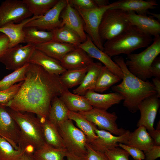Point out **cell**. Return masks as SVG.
I'll list each match as a JSON object with an SVG mask.
<instances>
[{"label": "cell", "mask_w": 160, "mask_h": 160, "mask_svg": "<svg viewBox=\"0 0 160 160\" xmlns=\"http://www.w3.org/2000/svg\"><path fill=\"white\" fill-rule=\"evenodd\" d=\"M7 107L20 128L19 148L33 153L43 146L45 143L39 118L33 113Z\"/></svg>", "instance_id": "cell-3"}, {"label": "cell", "mask_w": 160, "mask_h": 160, "mask_svg": "<svg viewBox=\"0 0 160 160\" xmlns=\"http://www.w3.org/2000/svg\"><path fill=\"white\" fill-rule=\"evenodd\" d=\"M35 49L36 46L34 45L18 44L8 48L0 58V62L4 64L6 69L16 70L29 63Z\"/></svg>", "instance_id": "cell-10"}, {"label": "cell", "mask_w": 160, "mask_h": 160, "mask_svg": "<svg viewBox=\"0 0 160 160\" xmlns=\"http://www.w3.org/2000/svg\"><path fill=\"white\" fill-rule=\"evenodd\" d=\"M117 1V4L111 8L133 12L140 15H146L149 9H155L158 5L155 0H120Z\"/></svg>", "instance_id": "cell-23"}, {"label": "cell", "mask_w": 160, "mask_h": 160, "mask_svg": "<svg viewBox=\"0 0 160 160\" xmlns=\"http://www.w3.org/2000/svg\"><path fill=\"white\" fill-rule=\"evenodd\" d=\"M124 15L131 24L135 25L151 36L159 35L160 23L152 16L138 14L132 12H125Z\"/></svg>", "instance_id": "cell-18"}, {"label": "cell", "mask_w": 160, "mask_h": 160, "mask_svg": "<svg viewBox=\"0 0 160 160\" xmlns=\"http://www.w3.org/2000/svg\"><path fill=\"white\" fill-rule=\"evenodd\" d=\"M87 153L86 160H108L104 153L100 152L93 149L88 143L86 146Z\"/></svg>", "instance_id": "cell-42"}, {"label": "cell", "mask_w": 160, "mask_h": 160, "mask_svg": "<svg viewBox=\"0 0 160 160\" xmlns=\"http://www.w3.org/2000/svg\"><path fill=\"white\" fill-rule=\"evenodd\" d=\"M68 110L59 97L55 98L52 102L49 111L47 118L57 127L68 119Z\"/></svg>", "instance_id": "cell-29"}, {"label": "cell", "mask_w": 160, "mask_h": 160, "mask_svg": "<svg viewBox=\"0 0 160 160\" xmlns=\"http://www.w3.org/2000/svg\"><path fill=\"white\" fill-rule=\"evenodd\" d=\"M70 4L74 8L86 10L97 7L93 0H68Z\"/></svg>", "instance_id": "cell-41"}, {"label": "cell", "mask_w": 160, "mask_h": 160, "mask_svg": "<svg viewBox=\"0 0 160 160\" xmlns=\"http://www.w3.org/2000/svg\"><path fill=\"white\" fill-rule=\"evenodd\" d=\"M29 64L14 71L0 80V90L7 89L17 83L23 81Z\"/></svg>", "instance_id": "cell-37"}, {"label": "cell", "mask_w": 160, "mask_h": 160, "mask_svg": "<svg viewBox=\"0 0 160 160\" xmlns=\"http://www.w3.org/2000/svg\"><path fill=\"white\" fill-rule=\"evenodd\" d=\"M105 153L108 160H129V153L119 147L108 150Z\"/></svg>", "instance_id": "cell-40"}, {"label": "cell", "mask_w": 160, "mask_h": 160, "mask_svg": "<svg viewBox=\"0 0 160 160\" xmlns=\"http://www.w3.org/2000/svg\"><path fill=\"white\" fill-rule=\"evenodd\" d=\"M95 132L97 137L89 144L94 149L104 153L108 150L119 147V143L126 145L130 132L127 130L123 135L116 136L108 131L97 128L95 129Z\"/></svg>", "instance_id": "cell-15"}, {"label": "cell", "mask_w": 160, "mask_h": 160, "mask_svg": "<svg viewBox=\"0 0 160 160\" xmlns=\"http://www.w3.org/2000/svg\"><path fill=\"white\" fill-rule=\"evenodd\" d=\"M152 43L141 52L127 55L125 61L129 71L133 75L144 81L152 77L150 67L160 53V36H154Z\"/></svg>", "instance_id": "cell-5"}, {"label": "cell", "mask_w": 160, "mask_h": 160, "mask_svg": "<svg viewBox=\"0 0 160 160\" xmlns=\"http://www.w3.org/2000/svg\"><path fill=\"white\" fill-rule=\"evenodd\" d=\"M20 129L7 107L0 103V135L8 140L16 149L18 145Z\"/></svg>", "instance_id": "cell-13"}, {"label": "cell", "mask_w": 160, "mask_h": 160, "mask_svg": "<svg viewBox=\"0 0 160 160\" xmlns=\"http://www.w3.org/2000/svg\"><path fill=\"white\" fill-rule=\"evenodd\" d=\"M52 31L53 34L52 41L72 44L76 47L83 42L76 32L66 26L63 25Z\"/></svg>", "instance_id": "cell-33"}, {"label": "cell", "mask_w": 160, "mask_h": 160, "mask_svg": "<svg viewBox=\"0 0 160 160\" xmlns=\"http://www.w3.org/2000/svg\"><path fill=\"white\" fill-rule=\"evenodd\" d=\"M67 160H86L85 156H78L68 151L66 156Z\"/></svg>", "instance_id": "cell-49"}, {"label": "cell", "mask_w": 160, "mask_h": 160, "mask_svg": "<svg viewBox=\"0 0 160 160\" xmlns=\"http://www.w3.org/2000/svg\"><path fill=\"white\" fill-rule=\"evenodd\" d=\"M33 16L23 0H6L0 5V28L10 22L19 23Z\"/></svg>", "instance_id": "cell-11"}, {"label": "cell", "mask_w": 160, "mask_h": 160, "mask_svg": "<svg viewBox=\"0 0 160 160\" xmlns=\"http://www.w3.org/2000/svg\"><path fill=\"white\" fill-rule=\"evenodd\" d=\"M160 105V100L156 94L143 100L138 106L140 116L137 126H143L148 131L154 129L153 125Z\"/></svg>", "instance_id": "cell-14"}, {"label": "cell", "mask_w": 160, "mask_h": 160, "mask_svg": "<svg viewBox=\"0 0 160 160\" xmlns=\"http://www.w3.org/2000/svg\"><path fill=\"white\" fill-rule=\"evenodd\" d=\"M73 45L51 41L36 46V49L60 61L63 57L75 49Z\"/></svg>", "instance_id": "cell-25"}, {"label": "cell", "mask_w": 160, "mask_h": 160, "mask_svg": "<svg viewBox=\"0 0 160 160\" xmlns=\"http://www.w3.org/2000/svg\"><path fill=\"white\" fill-rule=\"evenodd\" d=\"M89 121L95 125L99 129L105 130L117 136L123 135L127 130L119 128L116 122L118 117L115 112L93 108L86 112H78Z\"/></svg>", "instance_id": "cell-9"}, {"label": "cell", "mask_w": 160, "mask_h": 160, "mask_svg": "<svg viewBox=\"0 0 160 160\" xmlns=\"http://www.w3.org/2000/svg\"><path fill=\"white\" fill-rule=\"evenodd\" d=\"M41 16H33L19 23L10 22L0 28V33L5 34L9 39V48L24 43V27L29 22Z\"/></svg>", "instance_id": "cell-21"}, {"label": "cell", "mask_w": 160, "mask_h": 160, "mask_svg": "<svg viewBox=\"0 0 160 160\" xmlns=\"http://www.w3.org/2000/svg\"><path fill=\"white\" fill-rule=\"evenodd\" d=\"M160 121H159V122L158 123L157 127H156V129L158 130H160Z\"/></svg>", "instance_id": "cell-53"}, {"label": "cell", "mask_w": 160, "mask_h": 160, "mask_svg": "<svg viewBox=\"0 0 160 160\" xmlns=\"http://www.w3.org/2000/svg\"><path fill=\"white\" fill-rule=\"evenodd\" d=\"M144 153L145 160H155L160 157V146L154 145L150 150Z\"/></svg>", "instance_id": "cell-44"}, {"label": "cell", "mask_w": 160, "mask_h": 160, "mask_svg": "<svg viewBox=\"0 0 160 160\" xmlns=\"http://www.w3.org/2000/svg\"><path fill=\"white\" fill-rule=\"evenodd\" d=\"M29 63L39 65L47 72L57 75L60 76L66 70L59 61L36 49L30 57Z\"/></svg>", "instance_id": "cell-22"}, {"label": "cell", "mask_w": 160, "mask_h": 160, "mask_svg": "<svg viewBox=\"0 0 160 160\" xmlns=\"http://www.w3.org/2000/svg\"><path fill=\"white\" fill-rule=\"evenodd\" d=\"M121 80L105 66L101 69L96 84L94 91L102 93Z\"/></svg>", "instance_id": "cell-34"}, {"label": "cell", "mask_w": 160, "mask_h": 160, "mask_svg": "<svg viewBox=\"0 0 160 160\" xmlns=\"http://www.w3.org/2000/svg\"><path fill=\"white\" fill-rule=\"evenodd\" d=\"M88 67L66 70L60 76V79L68 89L79 86L87 72Z\"/></svg>", "instance_id": "cell-35"}, {"label": "cell", "mask_w": 160, "mask_h": 160, "mask_svg": "<svg viewBox=\"0 0 160 160\" xmlns=\"http://www.w3.org/2000/svg\"><path fill=\"white\" fill-rule=\"evenodd\" d=\"M103 66L100 62H93L89 65L81 83L73 91V93L84 95L88 90H94L98 75Z\"/></svg>", "instance_id": "cell-27"}, {"label": "cell", "mask_w": 160, "mask_h": 160, "mask_svg": "<svg viewBox=\"0 0 160 160\" xmlns=\"http://www.w3.org/2000/svg\"><path fill=\"white\" fill-rule=\"evenodd\" d=\"M25 152L15 149L5 138L0 135V160H19Z\"/></svg>", "instance_id": "cell-38"}, {"label": "cell", "mask_w": 160, "mask_h": 160, "mask_svg": "<svg viewBox=\"0 0 160 160\" xmlns=\"http://www.w3.org/2000/svg\"><path fill=\"white\" fill-rule=\"evenodd\" d=\"M153 84V85L156 92L157 97H160V79L154 78L152 79Z\"/></svg>", "instance_id": "cell-48"}, {"label": "cell", "mask_w": 160, "mask_h": 160, "mask_svg": "<svg viewBox=\"0 0 160 160\" xmlns=\"http://www.w3.org/2000/svg\"><path fill=\"white\" fill-rule=\"evenodd\" d=\"M119 146L126 150L135 160L145 159L144 152L138 148L121 143H119Z\"/></svg>", "instance_id": "cell-43"}, {"label": "cell", "mask_w": 160, "mask_h": 160, "mask_svg": "<svg viewBox=\"0 0 160 160\" xmlns=\"http://www.w3.org/2000/svg\"><path fill=\"white\" fill-rule=\"evenodd\" d=\"M114 62L121 70L123 78L121 82L113 86L112 90L122 95L124 97L123 105L132 113L138 110V106L144 100L156 94L152 83L143 81L132 74L128 70L124 58L116 56Z\"/></svg>", "instance_id": "cell-2"}, {"label": "cell", "mask_w": 160, "mask_h": 160, "mask_svg": "<svg viewBox=\"0 0 160 160\" xmlns=\"http://www.w3.org/2000/svg\"><path fill=\"white\" fill-rule=\"evenodd\" d=\"M68 111L78 112H86L93 107L87 99L84 96L71 92L68 89L59 97Z\"/></svg>", "instance_id": "cell-24"}, {"label": "cell", "mask_w": 160, "mask_h": 160, "mask_svg": "<svg viewBox=\"0 0 160 160\" xmlns=\"http://www.w3.org/2000/svg\"><path fill=\"white\" fill-rule=\"evenodd\" d=\"M77 47L83 49L92 58L98 60L113 73L122 79L123 73L119 66L111 57L98 49L88 35L86 40Z\"/></svg>", "instance_id": "cell-16"}, {"label": "cell", "mask_w": 160, "mask_h": 160, "mask_svg": "<svg viewBox=\"0 0 160 160\" xmlns=\"http://www.w3.org/2000/svg\"><path fill=\"white\" fill-rule=\"evenodd\" d=\"M146 15H150V16H152L154 18L156 17L158 19V21H160V15L159 14H157L155 13H152L148 11L147 12Z\"/></svg>", "instance_id": "cell-52"}, {"label": "cell", "mask_w": 160, "mask_h": 160, "mask_svg": "<svg viewBox=\"0 0 160 160\" xmlns=\"http://www.w3.org/2000/svg\"><path fill=\"white\" fill-rule=\"evenodd\" d=\"M153 41L152 36L132 25L126 31L106 41L103 51L110 57L128 55L139 48L148 47Z\"/></svg>", "instance_id": "cell-4"}, {"label": "cell", "mask_w": 160, "mask_h": 160, "mask_svg": "<svg viewBox=\"0 0 160 160\" xmlns=\"http://www.w3.org/2000/svg\"><path fill=\"white\" fill-rule=\"evenodd\" d=\"M24 43L35 46L52 40V31H46L38 29L33 27H25Z\"/></svg>", "instance_id": "cell-31"}, {"label": "cell", "mask_w": 160, "mask_h": 160, "mask_svg": "<svg viewBox=\"0 0 160 160\" xmlns=\"http://www.w3.org/2000/svg\"><path fill=\"white\" fill-rule=\"evenodd\" d=\"M68 116L69 119L74 121L79 129L86 136L89 143L97 138L95 129L97 127L94 124L88 121L78 112L69 111Z\"/></svg>", "instance_id": "cell-30"}, {"label": "cell", "mask_w": 160, "mask_h": 160, "mask_svg": "<svg viewBox=\"0 0 160 160\" xmlns=\"http://www.w3.org/2000/svg\"><path fill=\"white\" fill-rule=\"evenodd\" d=\"M126 145L137 148L143 152L149 151L154 145L153 139L143 126H140L133 132H130Z\"/></svg>", "instance_id": "cell-26"}, {"label": "cell", "mask_w": 160, "mask_h": 160, "mask_svg": "<svg viewBox=\"0 0 160 160\" xmlns=\"http://www.w3.org/2000/svg\"><path fill=\"white\" fill-rule=\"evenodd\" d=\"M9 40L4 34L0 33V58L9 48Z\"/></svg>", "instance_id": "cell-46"}, {"label": "cell", "mask_w": 160, "mask_h": 160, "mask_svg": "<svg viewBox=\"0 0 160 160\" xmlns=\"http://www.w3.org/2000/svg\"><path fill=\"white\" fill-rule=\"evenodd\" d=\"M66 70L80 69L88 66L93 62L91 57L83 49L76 47L66 54L60 62Z\"/></svg>", "instance_id": "cell-20"}, {"label": "cell", "mask_w": 160, "mask_h": 160, "mask_svg": "<svg viewBox=\"0 0 160 160\" xmlns=\"http://www.w3.org/2000/svg\"><path fill=\"white\" fill-rule=\"evenodd\" d=\"M33 16L44 15L52 8L58 0H23Z\"/></svg>", "instance_id": "cell-36"}, {"label": "cell", "mask_w": 160, "mask_h": 160, "mask_svg": "<svg viewBox=\"0 0 160 160\" xmlns=\"http://www.w3.org/2000/svg\"><path fill=\"white\" fill-rule=\"evenodd\" d=\"M151 76L160 79V57H156L152 63L150 67Z\"/></svg>", "instance_id": "cell-45"}, {"label": "cell", "mask_w": 160, "mask_h": 160, "mask_svg": "<svg viewBox=\"0 0 160 160\" xmlns=\"http://www.w3.org/2000/svg\"><path fill=\"white\" fill-rule=\"evenodd\" d=\"M67 89L59 75L51 74L39 65L29 63L19 90L5 106L47 118L52 101Z\"/></svg>", "instance_id": "cell-1"}, {"label": "cell", "mask_w": 160, "mask_h": 160, "mask_svg": "<svg viewBox=\"0 0 160 160\" xmlns=\"http://www.w3.org/2000/svg\"><path fill=\"white\" fill-rule=\"evenodd\" d=\"M23 81L16 84L7 89L0 90V103L5 106L12 100L17 93Z\"/></svg>", "instance_id": "cell-39"}, {"label": "cell", "mask_w": 160, "mask_h": 160, "mask_svg": "<svg viewBox=\"0 0 160 160\" xmlns=\"http://www.w3.org/2000/svg\"><path fill=\"white\" fill-rule=\"evenodd\" d=\"M39 117L41 122L45 143L57 148H66L57 127L47 118Z\"/></svg>", "instance_id": "cell-28"}, {"label": "cell", "mask_w": 160, "mask_h": 160, "mask_svg": "<svg viewBox=\"0 0 160 160\" xmlns=\"http://www.w3.org/2000/svg\"><path fill=\"white\" fill-rule=\"evenodd\" d=\"M67 152L65 148H57L45 143L32 154L35 160H64Z\"/></svg>", "instance_id": "cell-32"}, {"label": "cell", "mask_w": 160, "mask_h": 160, "mask_svg": "<svg viewBox=\"0 0 160 160\" xmlns=\"http://www.w3.org/2000/svg\"><path fill=\"white\" fill-rule=\"evenodd\" d=\"M124 11L110 8L104 13L99 28L103 41L110 40L128 30L132 25L124 15Z\"/></svg>", "instance_id": "cell-6"}, {"label": "cell", "mask_w": 160, "mask_h": 160, "mask_svg": "<svg viewBox=\"0 0 160 160\" xmlns=\"http://www.w3.org/2000/svg\"><path fill=\"white\" fill-rule=\"evenodd\" d=\"M84 96L93 108L107 111L113 105L124 100V97L116 92L101 94L92 90L87 91Z\"/></svg>", "instance_id": "cell-19"}, {"label": "cell", "mask_w": 160, "mask_h": 160, "mask_svg": "<svg viewBox=\"0 0 160 160\" xmlns=\"http://www.w3.org/2000/svg\"><path fill=\"white\" fill-rule=\"evenodd\" d=\"M117 1L102 7L81 10L76 9L81 17L84 23V30L95 45L100 49L103 51V41L99 35V26L103 16L108 9L115 6Z\"/></svg>", "instance_id": "cell-8"}, {"label": "cell", "mask_w": 160, "mask_h": 160, "mask_svg": "<svg viewBox=\"0 0 160 160\" xmlns=\"http://www.w3.org/2000/svg\"><path fill=\"white\" fill-rule=\"evenodd\" d=\"M19 160H35L32 153L25 151L21 156Z\"/></svg>", "instance_id": "cell-50"}, {"label": "cell", "mask_w": 160, "mask_h": 160, "mask_svg": "<svg viewBox=\"0 0 160 160\" xmlns=\"http://www.w3.org/2000/svg\"><path fill=\"white\" fill-rule=\"evenodd\" d=\"M67 0H59L51 9L41 17L32 20L25 27H33L39 30L52 31L60 27V14L66 7Z\"/></svg>", "instance_id": "cell-12"}, {"label": "cell", "mask_w": 160, "mask_h": 160, "mask_svg": "<svg viewBox=\"0 0 160 160\" xmlns=\"http://www.w3.org/2000/svg\"><path fill=\"white\" fill-rule=\"evenodd\" d=\"M60 17L62 19L60 27L65 25L73 30L83 42L86 40L87 35L84 30V21L78 11L70 4L68 0Z\"/></svg>", "instance_id": "cell-17"}, {"label": "cell", "mask_w": 160, "mask_h": 160, "mask_svg": "<svg viewBox=\"0 0 160 160\" xmlns=\"http://www.w3.org/2000/svg\"><path fill=\"white\" fill-rule=\"evenodd\" d=\"M68 151L80 156H85L88 143L86 136L68 119L57 127Z\"/></svg>", "instance_id": "cell-7"}, {"label": "cell", "mask_w": 160, "mask_h": 160, "mask_svg": "<svg viewBox=\"0 0 160 160\" xmlns=\"http://www.w3.org/2000/svg\"><path fill=\"white\" fill-rule=\"evenodd\" d=\"M97 7H102L109 4L108 0H93Z\"/></svg>", "instance_id": "cell-51"}, {"label": "cell", "mask_w": 160, "mask_h": 160, "mask_svg": "<svg viewBox=\"0 0 160 160\" xmlns=\"http://www.w3.org/2000/svg\"><path fill=\"white\" fill-rule=\"evenodd\" d=\"M149 135L153 141L154 145L160 146V130L155 129L148 131Z\"/></svg>", "instance_id": "cell-47"}]
</instances>
